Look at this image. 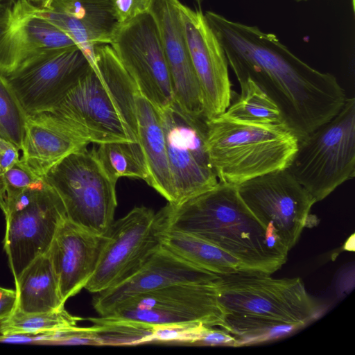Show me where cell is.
Listing matches in <instances>:
<instances>
[{
  "label": "cell",
  "mask_w": 355,
  "mask_h": 355,
  "mask_svg": "<svg viewBox=\"0 0 355 355\" xmlns=\"http://www.w3.org/2000/svg\"><path fill=\"white\" fill-rule=\"evenodd\" d=\"M301 327L257 316L226 313L223 328L236 339L239 346L278 339Z\"/></svg>",
  "instance_id": "obj_28"
},
{
  "label": "cell",
  "mask_w": 355,
  "mask_h": 355,
  "mask_svg": "<svg viewBox=\"0 0 355 355\" xmlns=\"http://www.w3.org/2000/svg\"><path fill=\"white\" fill-rule=\"evenodd\" d=\"M27 114L4 75L0 73V132L21 148Z\"/></svg>",
  "instance_id": "obj_29"
},
{
  "label": "cell",
  "mask_w": 355,
  "mask_h": 355,
  "mask_svg": "<svg viewBox=\"0 0 355 355\" xmlns=\"http://www.w3.org/2000/svg\"><path fill=\"white\" fill-rule=\"evenodd\" d=\"M106 241L107 234L91 232L67 218L60 224L46 254L64 303L85 288L96 270Z\"/></svg>",
  "instance_id": "obj_20"
},
{
  "label": "cell",
  "mask_w": 355,
  "mask_h": 355,
  "mask_svg": "<svg viewBox=\"0 0 355 355\" xmlns=\"http://www.w3.org/2000/svg\"><path fill=\"white\" fill-rule=\"evenodd\" d=\"M162 231L157 213L145 206L135 207L114 221L85 288L96 294L128 279L161 245Z\"/></svg>",
  "instance_id": "obj_11"
},
{
  "label": "cell",
  "mask_w": 355,
  "mask_h": 355,
  "mask_svg": "<svg viewBox=\"0 0 355 355\" xmlns=\"http://www.w3.org/2000/svg\"><path fill=\"white\" fill-rule=\"evenodd\" d=\"M220 277L186 261L161 245L128 279L96 293L92 305L99 316H104L137 295L179 284H215Z\"/></svg>",
  "instance_id": "obj_17"
},
{
  "label": "cell",
  "mask_w": 355,
  "mask_h": 355,
  "mask_svg": "<svg viewBox=\"0 0 355 355\" xmlns=\"http://www.w3.org/2000/svg\"><path fill=\"white\" fill-rule=\"evenodd\" d=\"M270 275L242 272L220 275L217 300L226 313L246 315L302 327L320 309L300 278L274 279Z\"/></svg>",
  "instance_id": "obj_6"
},
{
  "label": "cell",
  "mask_w": 355,
  "mask_h": 355,
  "mask_svg": "<svg viewBox=\"0 0 355 355\" xmlns=\"http://www.w3.org/2000/svg\"><path fill=\"white\" fill-rule=\"evenodd\" d=\"M40 178L34 175L20 160L11 168L0 174V209L6 214L23 191Z\"/></svg>",
  "instance_id": "obj_30"
},
{
  "label": "cell",
  "mask_w": 355,
  "mask_h": 355,
  "mask_svg": "<svg viewBox=\"0 0 355 355\" xmlns=\"http://www.w3.org/2000/svg\"><path fill=\"white\" fill-rule=\"evenodd\" d=\"M180 3L179 0H151L148 12L159 31L174 103L185 113L205 119L202 94L184 35Z\"/></svg>",
  "instance_id": "obj_18"
},
{
  "label": "cell",
  "mask_w": 355,
  "mask_h": 355,
  "mask_svg": "<svg viewBox=\"0 0 355 355\" xmlns=\"http://www.w3.org/2000/svg\"><path fill=\"white\" fill-rule=\"evenodd\" d=\"M89 143L50 111L27 115L20 162L34 175L44 178L69 155Z\"/></svg>",
  "instance_id": "obj_21"
},
{
  "label": "cell",
  "mask_w": 355,
  "mask_h": 355,
  "mask_svg": "<svg viewBox=\"0 0 355 355\" xmlns=\"http://www.w3.org/2000/svg\"><path fill=\"white\" fill-rule=\"evenodd\" d=\"M19 148L0 135V174L5 173L19 161Z\"/></svg>",
  "instance_id": "obj_32"
},
{
  "label": "cell",
  "mask_w": 355,
  "mask_h": 355,
  "mask_svg": "<svg viewBox=\"0 0 355 355\" xmlns=\"http://www.w3.org/2000/svg\"><path fill=\"white\" fill-rule=\"evenodd\" d=\"M138 141L148 170L147 184L174 204L175 196L168 166L161 111L140 92L135 100Z\"/></svg>",
  "instance_id": "obj_22"
},
{
  "label": "cell",
  "mask_w": 355,
  "mask_h": 355,
  "mask_svg": "<svg viewBox=\"0 0 355 355\" xmlns=\"http://www.w3.org/2000/svg\"><path fill=\"white\" fill-rule=\"evenodd\" d=\"M9 1H11V0H0V6L6 2Z\"/></svg>",
  "instance_id": "obj_35"
},
{
  "label": "cell",
  "mask_w": 355,
  "mask_h": 355,
  "mask_svg": "<svg viewBox=\"0 0 355 355\" xmlns=\"http://www.w3.org/2000/svg\"><path fill=\"white\" fill-rule=\"evenodd\" d=\"M90 67L73 46L43 52L4 76L28 115L51 110Z\"/></svg>",
  "instance_id": "obj_14"
},
{
  "label": "cell",
  "mask_w": 355,
  "mask_h": 355,
  "mask_svg": "<svg viewBox=\"0 0 355 355\" xmlns=\"http://www.w3.org/2000/svg\"><path fill=\"white\" fill-rule=\"evenodd\" d=\"M206 146L219 182L239 185L286 168L298 139L286 125H261L227 120L205 121Z\"/></svg>",
  "instance_id": "obj_4"
},
{
  "label": "cell",
  "mask_w": 355,
  "mask_h": 355,
  "mask_svg": "<svg viewBox=\"0 0 355 355\" xmlns=\"http://www.w3.org/2000/svg\"><path fill=\"white\" fill-rule=\"evenodd\" d=\"M180 17L204 102L205 121L219 116L232 103L228 62L220 44L200 10L180 4Z\"/></svg>",
  "instance_id": "obj_15"
},
{
  "label": "cell",
  "mask_w": 355,
  "mask_h": 355,
  "mask_svg": "<svg viewBox=\"0 0 355 355\" xmlns=\"http://www.w3.org/2000/svg\"><path fill=\"white\" fill-rule=\"evenodd\" d=\"M252 214L282 244L291 250L297 242L315 203L286 168L270 172L236 186Z\"/></svg>",
  "instance_id": "obj_10"
},
{
  "label": "cell",
  "mask_w": 355,
  "mask_h": 355,
  "mask_svg": "<svg viewBox=\"0 0 355 355\" xmlns=\"http://www.w3.org/2000/svg\"><path fill=\"white\" fill-rule=\"evenodd\" d=\"M28 9L64 32L95 67V47L110 44L118 22L110 0H53L49 8L29 1Z\"/></svg>",
  "instance_id": "obj_19"
},
{
  "label": "cell",
  "mask_w": 355,
  "mask_h": 355,
  "mask_svg": "<svg viewBox=\"0 0 355 355\" xmlns=\"http://www.w3.org/2000/svg\"><path fill=\"white\" fill-rule=\"evenodd\" d=\"M28 1H29L32 3H33V2L39 3L40 2V0H28Z\"/></svg>",
  "instance_id": "obj_36"
},
{
  "label": "cell",
  "mask_w": 355,
  "mask_h": 355,
  "mask_svg": "<svg viewBox=\"0 0 355 355\" xmlns=\"http://www.w3.org/2000/svg\"><path fill=\"white\" fill-rule=\"evenodd\" d=\"M28 0L0 6V73L8 74L49 50L76 46L64 32L33 13Z\"/></svg>",
  "instance_id": "obj_16"
},
{
  "label": "cell",
  "mask_w": 355,
  "mask_h": 355,
  "mask_svg": "<svg viewBox=\"0 0 355 355\" xmlns=\"http://www.w3.org/2000/svg\"><path fill=\"white\" fill-rule=\"evenodd\" d=\"M16 304L15 290L0 286V321L6 318L14 311Z\"/></svg>",
  "instance_id": "obj_33"
},
{
  "label": "cell",
  "mask_w": 355,
  "mask_h": 355,
  "mask_svg": "<svg viewBox=\"0 0 355 355\" xmlns=\"http://www.w3.org/2000/svg\"><path fill=\"white\" fill-rule=\"evenodd\" d=\"M92 150L108 176L116 183L122 177L148 180V170L139 143L108 142Z\"/></svg>",
  "instance_id": "obj_26"
},
{
  "label": "cell",
  "mask_w": 355,
  "mask_h": 355,
  "mask_svg": "<svg viewBox=\"0 0 355 355\" xmlns=\"http://www.w3.org/2000/svg\"><path fill=\"white\" fill-rule=\"evenodd\" d=\"M216 284L161 288L134 296L101 317L148 327L204 325L223 329L226 313L217 300Z\"/></svg>",
  "instance_id": "obj_9"
},
{
  "label": "cell",
  "mask_w": 355,
  "mask_h": 355,
  "mask_svg": "<svg viewBox=\"0 0 355 355\" xmlns=\"http://www.w3.org/2000/svg\"><path fill=\"white\" fill-rule=\"evenodd\" d=\"M196 1H200V0H196Z\"/></svg>",
  "instance_id": "obj_38"
},
{
  "label": "cell",
  "mask_w": 355,
  "mask_h": 355,
  "mask_svg": "<svg viewBox=\"0 0 355 355\" xmlns=\"http://www.w3.org/2000/svg\"><path fill=\"white\" fill-rule=\"evenodd\" d=\"M15 309L26 313H44L64 307L57 277L47 254L35 258L15 279Z\"/></svg>",
  "instance_id": "obj_23"
},
{
  "label": "cell",
  "mask_w": 355,
  "mask_h": 355,
  "mask_svg": "<svg viewBox=\"0 0 355 355\" xmlns=\"http://www.w3.org/2000/svg\"><path fill=\"white\" fill-rule=\"evenodd\" d=\"M157 214L163 230H178L208 241L250 272L271 275L287 260L288 250L252 214L236 185L218 181L179 205L167 203Z\"/></svg>",
  "instance_id": "obj_2"
},
{
  "label": "cell",
  "mask_w": 355,
  "mask_h": 355,
  "mask_svg": "<svg viewBox=\"0 0 355 355\" xmlns=\"http://www.w3.org/2000/svg\"><path fill=\"white\" fill-rule=\"evenodd\" d=\"M0 135H1V132H0Z\"/></svg>",
  "instance_id": "obj_39"
},
{
  "label": "cell",
  "mask_w": 355,
  "mask_h": 355,
  "mask_svg": "<svg viewBox=\"0 0 355 355\" xmlns=\"http://www.w3.org/2000/svg\"><path fill=\"white\" fill-rule=\"evenodd\" d=\"M161 116L175 205L213 188L218 180L207 150L205 120L175 103Z\"/></svg>",
  "instance_id": "obj_12"
},
{
  "label": "cell",
  "mask_w": 355,
  "mask_h": 355,
  "mask_svg": "<svg viewBox=\"0 0 355 355\" xmlns=\"http://www.w3.org/2000/svg\"><path fill=\"white\" fill-rule=\"evenodd\" d=\"M239 83L250 78L278 105L298 141L333 118L347 98L334 76L301 60L272 33L205 14Z\"/></svg>",
  "instance_id": "obj_1"
},
{
  "label": "cell",
  "mask_w": 355,
  "mask_h": 355,
  "mask_svg": "<svg viewBox=\"0 0 355 355\" xmlns=\"http://www.w3.org/2000/svg\"><path fill=\"white\" fill-rule=\"evenodd\" d=\"M239 84L241 93L220 115L221 117L240 123L287 126L278 105L256 83L246 78Z\"/></svg>",
  "instance_id": "obj_25"
},
{
  "label": "cell",
  "mask_w": 355,
  "mask_h": 355,
  "mask_svg": "<svg viewBox=\"0 0 355 355\" xmlns=\"http://www.w3.org/2000/svg\"><path fill=\"white\" fill-rule=\"evenodd\" d=\"M110 45L144 98L160 111L174 103L159 31L148 12L118 24Z\"/></svg>",
  "instance_id": "obj_13"
},
{
  "label": "cell",
  "mask_w": 355,
  "mask_h": 355,
  "mask_svg": "<svg viewBox=\"0 0 355 355\" xmlns=\"http://www.w3.org/2000/svg\"><path fill=\"white\" fill-rule=\"evenodd\" d=\"M53 0H40V4L39 6L44 8H49Z\"/></svg>",
  "instance_id": "obj_34"
},
{
  "label": "cell",
  "mask_w": 355,
  "mask_h": 355,
  "mask_svg": "<svg viewBox=\"0 0 355 355\" xmlns=\"http://www.w3.org/2000/svg\"><path fill=\"white\" fill-rule=\"evenodd\" d=\"M296 1H308V0H295Z\"/></svg>",
  "instance_id": "obj_37"
},
{
  "label": "cell",
  "mask_w": 355,
  "mask_h": 355,
  "mask_svg": "<svg viewBox=\"0 0 355 355\" xmlns=\"http://www.w3.org/2000/svg\"><path fill=\"white\" fill-rule=\"evenodd\" d=\"M44 178L60 197L68 220L98 234H107L117 206L116 182L92 150L72 153Z\"/></svg>",
  "instance_id": "obj_7"
},
{
  "label": "cell",
  "mask_w": 355,
  "mask_h": 355,
  "mask_svg": "<svg viewBox=\"0 0 355 355\" xmlns=\"http://www.w3.org/2000/svg\"><path fill=\"white\" fill-rule=\"evenodd\" d=\"M139 92L110 44L95 47L89 67L53 112L89 144L139 143L135 100Z\"/></svg>",
  "instance_id": "obj_3"
},
{
  "label": "cell",
  "mask_w": 355,
  "mask_h": 355,
  "mask_svg": "<svg viewBox=\"0 0 355 355\" xmlns=\"http://www.w3.org/2000/svg\"><path fill=\"white\" fill-rule=\"evenodd\" d=\"M161 245L186 261L218 275L250 272L231 254L186 232L164 230Z\"/></svg>",
  "instance_id": "obj_24"
},
{
  "label": "cell",
  "mask_w": 355,
  "mask_h": 355,
  "mask_svg": "<svg viewBox=\"0 0 355 355\" xmlns=\"http://www.w3.org/2000/svg\"><path fill=\"white\" fill-rule=\"evenodd\" d=\"M83 318L64 308L49 312L26 313L17 309L0 321L1 336H37L73 329Z\"/></svg>",
  "instance_id": "obj_27"
},
{
  "label": "cell",
  "mask_w": 355,
  "mask_h": 355,
  "mask_svg": "<svg viewBox=\"0 0 355 355\" xmlns=\"http://www.w3.org/2000/svg\"><path fill=\"white\" fill-rule=\"evenodd\" d=\"M288 171L314 198L321 201L355 175V98L302 139Z\"/></svg>",
  "instance_id": "obj_5"
},
{
  "label": "cell",
  "mask_w": 355,
  "mask_h": 355,
  "mask_svg": "<svg viewBox=\"0 0 355 355\" xmlns=\"http://www.w3.org/2000/svg\"><path fill=\"white\" fill-rule=\"evenodd\" d=\"M3 215V250L16 279L35 258L47 253L67 214L59 195L40 178L23 191Z\"/></svg>",
  "instance_id": "obj_8"
},
{
  "label": "cell",
  "mask_w": 355,
  "mask_h": 355,
  "mask_svg": "<svg viewBox=\"0 0 355 355\" xmlns=\"http://www.w3.org/2000/svg\"><path fill=\"white\" fill-rule=\"evenodd\" d=\"M118 24H124L147 12L151 0H110Z\"/></svg>",
  "instance_id": "obj_31"
}]
</instances>
